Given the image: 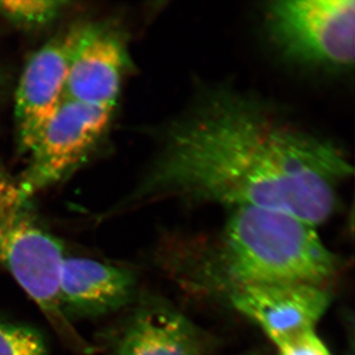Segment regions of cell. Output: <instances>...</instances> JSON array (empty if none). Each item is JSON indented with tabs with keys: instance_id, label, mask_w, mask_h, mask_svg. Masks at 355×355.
I'll return each instance as SVG.
<instances>
[{
	"instance_id": "obj_10",
	"label": "cell",
	"mask_w": 355,
	"mask_h": 355,
	"mask_svg": "<svg viewBox=\"0 0 355 355\" xmlns=\"http://www.w3.org/2000/svg\"><path fill=\"white\" fill-rule=\"evenodd\" d=\"M137 273L128 266L84 257L62 260L58 302L70 323L128 309L137 300Z\"/></svg>"
},
{
	"instance_id": "obj_9",
	"label": "cell",
	"mask_w": 355,
	"mask_h": 355,
	"mask_svg": "<svg viewBox=\"0 0 355 355\" xmlns=\"http://www.w3.org/2000/svg\"><path fill=\"white\" fill-rule=\"evenodd\" d=\"M231 306L258 324L275 345L315 329L331 304L323 286L303 284H249L228 288Z\"/></svg>"
},
{
	"instance_id": "obj_7",
	"label": "cell",
	"mask_w": 355,
	"mask_h": 355,
	"mask_svg": "<svg viewBox=\"0 0 355 355\" xmlns=\"http://www.w3.org/2000/svg\"><path fill=\"white\" fill-rule=\"evenodd\" d=\"M78 26L55 35L26 62L15 94L18 147L27 154L65 99L67 71Z\"/></svg>"
},
{
	"instance_id": "obj_13",
	"label": "cell",
	"mask_w": 355,
	"mask_h": 355,
	"mask_svg": "<svg viewBox=\"0 0 355 355\" xmlns=\"http://www.w3.org/2000/svg\"><path fill=\"white\" fill-rule=\"evenodd\" d=\"M275 347L277 355H331L315 329L291 336Z\"/></svg>"
},
{
	"instance_id": "obj_12",
	"label": "cell",
	"mask_w": 355,
	"mask_h": 355,
	"mask_svg": "<svg viewBox=\"0 0 355 355\" xmlns=\"http://www.w3.org/2000/svg\"><path fill=\"white\" fill-rule=\"evenodd\" d=\"M0 355H53L36 327L0 315Z\"/></svg>"
},
{
	"instance_id": "obj_14",
	"label": "cell",
	"mask_w": 355,
	"mask_h": 355,
	"mask_svg": "<svg viewBox=\"0 0 355 355\" xmlns=\"http://www.w3.org/2000/svg\"><path fill=\"white\" fill-rule=\"evenodd\" d=\"M3 87V77H2L1 72H0V91Z\"/></svg>"
},
{
	"instance_id": "obj_6",
	"label": "cell",
	"mask_w": 355,
	"mask_h": 355,
	"mask_svg": "<svg viewBox=\"0 0 355 355\" xmlns=\"http://www.w3.org/2000/svg\"><path fill=\"white\" fill-rule=\"evenodd\" d=\"M139 300L103 331L99 349L108 355H205V335L189 318L157 298Z\"/></svg>"
},
{
	"instance_id": "obj_15",
	"label": "cell",
	"mask_w": 355,
	"mask_h": 355,
	"mask_svg": "<svg viewBox=\"0 0 355 355\" xmlns=\"http://www.w3.org/2000/svg\"><path fill=\"white\" fill-rule=\"evenodd\" d=\"M252 355H254V354H252Z\"/></svg>"
},
{
	"instance_id": "obj_4",
	"label": "cell",
	"mask_w": 355,
	"mask_h": 355,
	"mask_svg": "<svg viewBox=\"0 0 355 355\" xmlns=\"http://www.w3.org/2000/svg\"><path fill=\"white\" fill-rule=\"evenodd\" d=\"M266 17L270 38L289 60L329 69L354 64V0L275 1Z\"/></svg>"
},
{
	"instance_id": "obj_2",
	"label": "cell",
	"mask_w": 355,
	"mask_h": 355,
	"mask_svg": "<svg viewBox=\"0 0 355 355\" xmlns=\"http://www.w3.org/2000/svg\"><path fill=\"white\" fill-rule=\"evenodd\" d=\"M227 288L249 284L323 286L338 261L315 230L296 217L258 207H235L216 252Z\"/></svg>"
},
{
	"instance_id": "obj_5",
	"label": "cell",
	"mask_w": 355,
	"mask_h": 355,
	"mask_svg": "<svg viewBox=\"0 0 355 355\" xmlns=\"http://www.w3.org/2000/svg\"><path fill=\"white\" fill-rule=\"evenodd\" d=\"M113 112L65 98L27 153V166L16 178L21 195L32 200L62 181L102 139Z\"/></svg>"
},
{
	"instance_id": "obj_3",
	"label": "cell",
	"mask_w": 355,
	"mask_h": 355,
	"mask_svg": "<svg viewBox=\"0 0 355 355\" xmlns=\"http://www.w3.org/2000/svg\"><path fill=\"white\" fill-rule=\"evenodd\" d=\"M65 256L60 239L40 222L16 178L0 166V268L34 301L60 340L79 355H93V343L62 314L58 279Z\"/></svg>"
},
{
	"instance_id": "obj_8",
	"label": "cell",
	"mask_w": 355,
	"mask_h": 355,
	"mask_svg": "<svg viewBox=\"0 0 355 355\" xmlns=\"http://www.w3.org/2000/svg\"><path fill=\"white\" fill-rule=\"evenodd\" d=\"M130 65L127 43L110 24L78 26L65 98L114 111Z\"/></svg>"
},
{
	"instance_id": "obj_11",
	"label": "cell",
	"mask_w": 355,
	"mask_h": 355,
	"mask_svg": "<svg viewBox=\"0 0 355 355\" xmlns=\"http://www.w3.org/2000/svg\"><path fill=\"white\" fill-rule=\"evenodd\" d=\"M67 4L51 0H0V16L23 29H39L57 19Z\"/></svg>"
},
{
	"instance_id": "obj_1",
	"label": "cell",
	"mask_w": 355,
	"mask_h": 355,
	"mask_svg": "<svg viewBox=\"0 0 355 355\" xmlns=\"http://www.w3.org/2000/svg\"><path fill=\"white\" fill-rule=\"evenodd\" d=\"M352 174L335 144L252 95L214 88L168 125L148 171L106 216L178 200L275 210L316 227L336 211Z\"/></svg>"
}]
</instances>
